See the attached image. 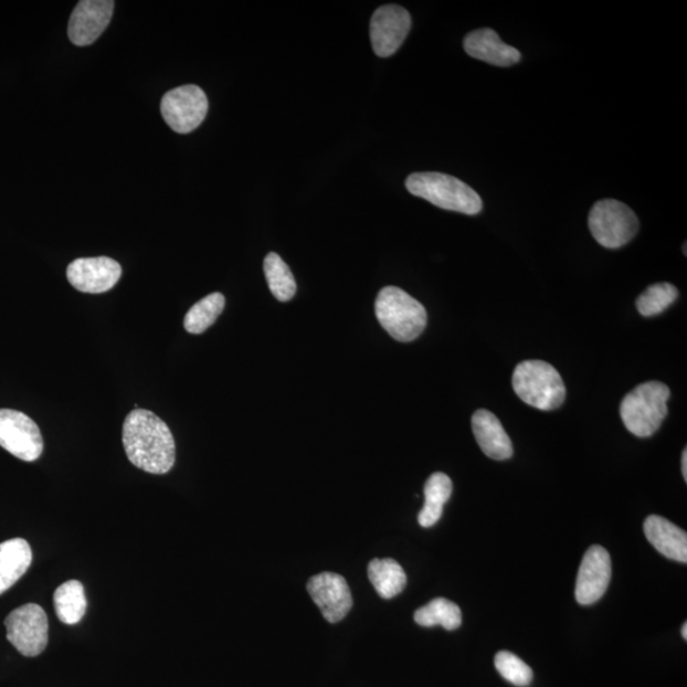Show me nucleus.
Wrapping results in <instances>:
<instances>
[{
	"label": "nucleus",
	"mask_w": 687,
	"mask_h": 687,
	"mask_svg": "<svg viewBox=\"0 0 687 687\" xmlns=\"http://www.w3.org/2000/svg\"><path fill=\"white\" fill-rule=\"evenodd\" d=\"M123 444L130 463L149 474L163 475L176 461L173 435L161 418L145 409L125 419Z\"/></svg>",
	"instance_id": "obj_1"
},
{
	"label": "nucleus",
	"mask_w": 687,
	"mask_h": 687,
	"mask_svg": "<svg viewBox=\"0 0 687 687\" xmlns=\"http://www.w3.org/2000/svg\"><path fill=\"white\" fill-rule=\"evenodd\" d=\"M410 194L430 201L444 211L467 215L483 211V200L477 192L454 176L440 172H418L406 179Z\"/></svg>",
	"instance_id": "obj_2"
},
{
	"label": "nucleus",
	"mask_w": 687,
	"mask_h": 687,
	"mask_svg": "<svg viewBox=\"0 0 687 687\" xmlns=\"http://www.w3.org/2000/svg\"><path fill=\"white\" fill-rule=\"evenodd\" d=\"M374 308L382 328L401 342H410L421 337L429 321V315L421 302L398 287L382 288Z\"/></svg>",
	"instance_id": "obj_3"
},
{
	"label": "nucleus",
	"mask_w": 687,
	"mask_h": 687,
	"mask_svg": "<svg viewBox=\"0 0 687 687\" xmlns=\"http://www.w3.org/2000/svg\"><path fill=\"white\" fill-rule=\"evenodd\" d=\"M669 397L668 387L657 381L642 383L627 393L620 405L626 430L641 438L655 434L668 414Z\"/></svg>",
	"instance_id": "obj_4"
},
{
	"label": "nucleus",
	"mask_w": 687,
	"mask_h": 687,
	"mask_svg": "<svg viewBox=\"0 0 687 687\" xmlns=\"http://www.w3.org/2000/svg\"><path fill=\"white\" fill-rule=\"evenodd\" d=\"M514 390L527 405L551 412L563 405L566 384L554 367L542 360H525L516 367Z\"/></svg>",
	"instance_id": "obj_5"
},
{
	"label": "nucleus",
	"mask_w": 687,
	"mask_h": 687,
	"mask_svg": "<svg viewBox=\"0 0 687 687\" xmlns=\"http://www.w3.org/2000/svg\"><path fill=\"white\" fill-rule=\"evenodd\" d=\"M594 240L603 247L615 250L630 244L640 231L638 216L630 207L615 199L598 201L589 216Z\"/></svg>",
	"instance_id": "obj_6"
},
{
	"label": "nucleus",
	"mask_w": 687,
	"mask_h": 687,
	"mask_svg": "<svg viewBox=\"0 0 687 687\" xmlns=\"http://www.w3.org/2000/svg\"><path fill=\"white\" fill-rule=\"evenodd\" d=\"M7 640L24 657H36L46 648L49 622L43 607L28 603L12 611L6 622Z\"/></svg>",
	"instance_id": "obj_7"
},
{
	"label": "nucleus",
	"mask_w": 687,
	"mask_h": 687,
	"mask_svg": "<svg viewBox=\"0 0 687 687\" xmlns=\"http://www.w3.org/2000/svg\"><path fill=\"white\" fill-rule=\"evenodd\" d=\"M0 447L17 458L32 463L44 451L43 435L27 414L11 409L0 410Z\"/></svg>",
	"instance_id": "obj_8"
},
{
	"label": "nucleus",
	"mask_w": 687,
	"mask_h": 687,
	"mask_svg": "<svg viewBox=\"0 0 687 687\" xmlns=\"http://www.w3.org/2000/svg\"><path fill=\"white\" fill-rule=\"evenodd\" d=\"M208 97L198 86H181L162 98L161 113L169 127L176 133L188 134L204 121L208 114Z\"/></svg>",
	"instance_id": "obj_9"
},
{
	"label": "nucleus",
	"mask_w": 687,
	"mask_h": 687,
	"mask_svg": "<svg viewBox=\"0 0 687 687\" xmlns=\"http://www.w3.org/2000/svg\"><path fill=\"white\" fill-rule=\"evenodd\" d=\"M412 29V17L397 4L382 6L371 20V41L373 52L389 57L398 52Z\"/></svg>",
	"instance_id": "obj_10"
},
{
	"label": "nucleus",
	"mask_w": 687,
	"mask_h": 687,
	"mask_svg": "<svg viewBox=\"0 0 687 687\" xmlns=\"http://www.w3.org/2000/svg\"><path fill=\"white\" fill-rule=\"evenodd\" d=\"M307 591L331 624L341 622L353 607L349 584L340 574L324 572L314 575L307 583Z\"/></svg>",
	"instance_id": "obj_11"
},
{
	"label": "nucleus",
	"mask_w": 687,
	"mask_h": 687,
	"mask_svg": "<svg viewBox=\"0 0 687 687\" xmlns=\"http://www.w3.org/2000/svg\"><path fill=\"white\" fill-rule=\"evenodd\" d=\"M72 286L91 295L113 289L121 278V266L110 257H85L74 260L66 269Z\"/></svg>",
	"instance_id": "obj_12"
},
{
	"label": "nucleus",
	"mask_w": 687,
	"mask_h": 687,
	"mask_svg": "<svg viewBox=\"0 0 687 687\" xmlns=\"http://www.w3.org/2000/svg\"><path fill=\"white\" fill-rule=\"evenodd\" d=\"M613 574L611 558L605 548L594 545L585 552L575 584V599L589 606L602 599Z\"/></svg>",
	"instance_id": "obj_13"
},
{
	"label": "nucleus",
	"mask_w": 687,
	"mask_h": 687,
	"mask_svg": "<svg viewBox=\"0 0 687 687\" xmlns=\"http://www.w3.org/2000/svg\"><path fill=\"white\" fill-rule=\"evenodd\" d=\"M113 0H82L71 15L68 36L74 45L88 46L103 35L112 21Z\"/></svg>",
	"instance_id": "obj_14"
},
{
	"label": "nucleus",
	"mask_w": 687,
	"mask_h": 687,
	"mask_svg": "<svg viewBox=\"0 0 687 687\" xmlns=\"http://www.w3.org/2000/svg\"><path fill=\"white\" fill-rule=\"evenodd\" d=\"M465 52L477 61L497 66H510L521 62V53L514 46L503 43L498 33L492 29H480L468 33L464 41Z\"/></svg>",
	"instance_id": "obj_15"
},
{
	"label": "nucleus",
	"mask_w": 687,
	"mask_h": 687,
	"mask_svg": "<svg viewBox=\"0 0 687 687\" xmlns=\"http://www.w3.org/2000/svg\"><path fill=\"white\" fill-rule=\"evenodd\" d=\"M472 423L476 442L485 455L498 461L512 457V442L496 415L480 409L473 415Z\"/></svg>",
	"instance_id": "obj_16"
},
{
	"label": "nucleus",
	"mask_w": 687,
	"mask_h": 687,
	"mask_svg": "<svg viewBox=\"0 0 687 687\" xmlns=\"http://www.w3.org/2000/svg\"><path fill=\"white\" fill-rule=\"evenodd\" d=\"M644 533L662 556L687 563V535L668 519L649 516L644 522Z\"/></svg>",
	"instance_id": "obj_17"
},
{
	"label": "nucleus",
	"mask_w": 687,
	"mask_h": 687,
	"mask_svg": "<svg viewBox=\"0 0 687 687\" xmlns=\"http://www.w3.org/2000/svg\"><path fill=\"white\" fill-rule=\"evenodd\" d=\"M32 563L30 543L23 539H11L0 543V594L27 574Z\"/></svg>",
	"instance_id": "obj_18"
},
{
	"label": "nucleus",
	"mask_w": 687,
	"mask_h": 687,
	"mask_svg": "<svg viewBox=\"0 0 687 687\" xmlns=\"http://www.w3.org/2000/svg\"><path fill=\"white\" fill-rule=\"evenodd\" d=\"M368 578L383 600L397 598L405 590L408 578L404 569L393 559H373L368 564Z\"/></svg>",
	"instance_id": "obj_19"
},
{
	"label": "nucleus",
	"mask_w": 687,
	"mask_h": 687,
	"mask_svg": "<svg viewBox=\"0 0 687 687\" xmlns=\"http://www.w3.org/2000/svg\"><path fill=\"white\" fill-rule=\"evenodd\" d=\"M452 489H454V485L446 474L435 473L431 475L424 487L425 503L418 516L419 525L424 529H430L440 521L444 505L452 496Z\"/></svg>",
	"instance_id": "obj_20"
},
{
	"label": "nucleus",
	"mask_w": 687,
	"mask_h": 687,
	"mask_svg": "<svg viewBox=\"0 0 687 687\" xmlns=\"http://www.w3.org/2000/svg\"><path fill=\"white\" fill-rule=\"evenodd\" d=\"M54 606L62 623L68 625L80 623L87 610L83 584L78 581H70L57 588L54 593Z\"/></svg>",
	"instance_id": "obj_21"
},
{
	"label": "nucleus",
	"mask_w": 687,
	"mask_h": 687,
	"mask_svg": "<svg viewBox=\"0 0 687 687\" xmlns=\"http://www.w3.org/2000/svg\"><path fill=\"white\" fill-rule=\"evenodd\" d=\"M418 625L432 627L441 625L446 631H456L463 624V614L456 603L447 599H434L414 614Z\"/></svg>",
	"instance_id": "obj_22"
},
{
	"label": "nucleus",
	"mask_w": 687,
	"mask_h": 687,
	"mask_svg": "<svg viewBox=\"0 0 687 687\" xmlns=\"http://www.w3.org/2000/svg\"><path fill=\"white\" fill-rule=\"evenodd\" d=\"M264 272L273 296L281 302H288L296 296L297 284L289 266L275 253L265 257Z\"/></svg>",
	"instance_id": "obj_23"
},
{
	"label": "nucleus",
	"mask_w": 687,
	"mask_h": 687,
	"mask_svg": "<svg viewBox=\"0 0 687 687\" xmlns=\"http://www.w3.org/2000/svg\"><path fill=\"white\" fill-rule=\"evenodd\" d=\"M224 306L225 298L222 293H212L189 309L183 326L190 334H203L222 315Z\"/></svg>",
	"instance_id": "obj_24"
},
{
	"label": "nucleus",
	"mask_w": 687,
	"mask_h": 687,
	"mask_svg": "<svg viewBox=\"0 0 687 687\" xmlns=\"http://www.w3.org/2000/svg\"><path fill=\"white\" fill-rule=\"evenodd\" d=\"M677 297L678 290L673 284H653L636 299V308L644 317L657 316L672 306Z\"/></svg>",
	"instance_id": "obj_25"
},
{
	"label": "nucleus",
	"mask_w": 687,
	"mask_h": 687,
	"mask_svg": "<svg viewBox=\"0 0 687 687\" xmlns=\"http://www.w3.org/2000/svg\"><path fill=\"white\" fill-rule=\"evenodd\" d=\"M494 664H496L497 672L501 677L506 678L510 684L518 687H526L532 681L533 674L531 667L527 666L525 662L514 655V653L507 651L497 653Z\"/></svg>",
	"instance_id": "obj_26"
},
{
	"label": "nucleus",
	"mask_w": 687,
	"mask_h": 687,
	"mask_svg": "<svg viewBox=\"0 0 687 687\" xmlns=\"http://www.w3.org/2000/svg\"><path fill=\"white\" fill-rule=\"evenodd\" d=\"M681 468H683V475H684V479L685 482H687V450H684V454H683V461H681Z\"/></svg>",
	"instance_id": "obj_27"
},
{
	"label": "nucleus",
	"mask_w": 687,
	"mask_h": 687,
	"mask_svg": "<svg viewBox=\"0 0 687 687\" xmlns=\"http://www.w3.org/2000/svg\"><path fill=\"white\" fill-rule=\"evenodd\" d=\"M681 634L684 636V640H687V623L684 624L683 630H681Z\"/></svg>",
	"instance_id": "obj_28"
},
{
	"label": "nucleus",
	"mask_w": 687,
	"mask_h": 687,
	"mask_svg": "<svg viewBox=\"0 0 687 687\" xmlns=\"http://www.w3.org/2000/svg\"><path fill=\"white\" fill-rule=\"evenodd\" d=\"M684 254L686 255V244L684 245Z\"/></svg>",
	"instance_id": "obj_29"
}]
</instances>
